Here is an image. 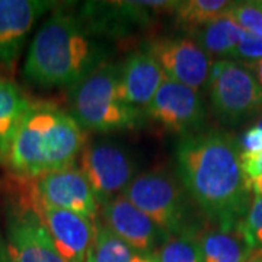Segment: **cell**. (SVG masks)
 <instances>
[{
    "mask_svg": "<svg viewBox=\"0 0 262 262\" xmlns=\"http://www.w3.org/2000/svg\"><path fill=\"white\" fill-rule=\"evenodd\" d=\"M80 170L103 206L110 200L124 194L136 173L134 160L128 151L111 141H92L80 153Z\"/></svg>",
    "mask_w": 262,
    "mask_h": 262,
    "instance_id": "9c48e42d",
    "label": "cell"
},
{
    "mask_svg": "<svg viewBox=\"0 0 262 262\" xmlns=\"http://www.w3.org/2000/svg\"><path fill=\"white\" fill-rule=\"evenodd\" d=\"M29 103L16 84L0 79V151L18 127Z\"/></svg>",
    "mask_w": 262,
    "mask_h": 262,
    "instance_id": "ffe728a7",
    "label": "cell"
},
{
    "mask_svg": "<svg viewBox=\"0 0 262 262\" xmlns=\"http://www.w3.org/2000/svg\"><path fill=\"white\" fill-rule=\"evenodd\" d=\"M153 256L156 262H203L194 233L169 236Z\"/></svg>",
    "mask_w": 262,
    "mask_h": 262,
    "instance_id": "7402d4cb",
    "label": "cell"
},
{
    "mask_svg": "<svg viewBox=\"0 0 262 262\" xmlns=\"http://www.w3.org/2000/svg\"><path fill=\"white\" fill-rule=\"evenodd\" d=\"M19 208L37 214L63 261L86 262L96 236V222L73 211L42 204Z\"/></svg>",
    "mask_w": 262,
    "mask_h": 262,
    "instance_id": "7c38bea8",
    "label": "cell"
},
{
    "mask_svg": "<svg viewBox=\"0 0 262 262\" xmlns=\"http://www.w3.org/2000/svg\"><path fill=\"white\" fill-rule=\"evenodd\" d=\"M230 60L242 61V63H252L262 58V38L248 34L244 41L234 48L229 56Z\"/></svg>",
    "mask_w": 262,
    "mask_h": 262,
    "instance_id": "d4e9b609",
    "label": "cell"
},
{
    "mask_svg": "<svg viewBox=\"0 0 262 262\" xmlns=\"http://www.w3.org/2000/svg\"><path fill=\"white\" fill-rule=\"evenodd\" d=\"M241 163H242L245 175L249 181L262 175V151L256 155H248V156L241 155Z\"/></svg>",
    "mask_w": 262,
    "mask_h": 262,
    "instance_id": "4316f807",
    "label": "cell"
},
{
    "mask_svg": "<svg viewBox=\"0 0 262 262\" xmlns=\"http://www.w3.org/2000/svg\"><path fill=\"white\" fill-rule=\"evenodd\" d=\"M131 262H156L153 255H141V253H134Z\"/></svg>",
    "mask_w": 262,
    "mask_h": 262,
    "instance_id": "f546056e",
    "label": "cell"
},
{
    "mask_svg": "<svg viewBox=\"0 0 262 262\" xmlns=\"http://www.w3.org/2000/svg\"><path fill=\"white\" fill-rule=\"evenodd\" d=\"M178 179L201 214L213 225H242L252 196L239 141L210 128L181 137L175 149Z\"/></svg>",
    "mask_w": 262,
    "mask_h": 262,
    "instance_id": "6da1fadb",
    "label": "cell"
},
{
    "mask_svg": "<svg viewBox=\"0 0 262 262\" xmlns=\"http://www.w3.org/2000/svg\"><path fill=\"white\" fill-rule=\"evenodd\" d=\"M118 64L103 63L70 89L72 117L83 130L111 133L137 128L144 114L118 98Z\"/></svg>",
    "mask_w": 262,
    "mask_h": 262,
    "instance_id": "277c9868",
    "label": "cell"
},
{
    "mask_svg": "<svg viewBox=\"0 0 262 262\" xmlns=\"http://www.w3.org/2000/svg\"><path fill=\"white\" fill-rule=\"evenodd\" d=\"M195 239L203 262H246L253 251L244 223L225 227L207 222L195 233Z\"/></svg>",
    "mask_w": 262,
    "mask_h": 262,
    "instance_id": "e0dca14e",
    "label": "cell"
},
{
    "mask_svg": "<svg viewBox=\"0 0 262 262\" xmlns=\"http://www.w3.org/2000/svg\"><path fill=\"white\" fill-rule=\"evenodd\" d=\"M207 91L211 113L223 125L233 127L262 117V88L242 61L215 60Z\"/></svg>",
    "mask_w": 262,
    "mask_h": 262,
    "instance_id": "8992f818",
    "label": "cell"
},
{
    "mask_svg": "<svg viewBox=\"0 0 262 262\" xmlns=\"http://www.w3.org/2000/svg\"><path fill=\"white\" fill-rule=\"evenodd\" d=\"M178 5L170 0L92 2L84 3L79 16L94 35L120 37L133 28L150 27L162 15L173 13Z\"/></svg>",
    "mask_w": 262,
    "mask_h": 262,
    "instance_id": "30bf717a",
    "label": "cell"
},
{
    "mask_svg": "<svg viewBox=\"0 0 262 262\" xmlns=\"http://www.w3.org/2000/svg\"><path fill=\"white\" fill-rule=\"evenodd\" d=\"M256 125H258V127H261V128H262V117H259V120L256 121Z\"/></svg>",
    "mask_w": 262,
    "mask_h": 262,
    "instance_id": "1f68e13d",
    "label": "cell"
},
{
    "mask_svg": "<svg viewBox=\"0 0 262 262\" xmlns=\"http://www.w3.org/2000/svg\"><path fill=\"white\" fill-rule=\"evenodd\" d=\"M234 2L227 0H185L179 2L178 8L173 12L175 24L178 28L191 37L194 32L219 16L225 15L233 6Z\"/></svg>",
    "mask_w": 262,
    "mask_h": 262,
    "instance_id": "d6986e66",
    "label": "cell"
},
{
    "mask_svg": "<svg viewBox=\"0 0 262 262\" xmlns=\"http://www.w3.org/2000/svg\"><path fill=\"white\" fill-rule=\"evenodd\" d=\"M124 195L146 215L172 234H195L207 220L194 204L181 181L166 170L136 175Z\"/></svg>",
    "mask_w": 262,
    "mask_h": 262,
    "instance_id": "5b68a950",
    "label": "cell"
},
{
    "mask_svg": "<svg viewBox=\"0 0 262 262\" xmlns=\"http://www.w3.org/2000/svg\"><path fill=\"white\" fill-rule=\"evenodd\" d=\"M19 179L22 181L19 207L42 204L96 220L99 203L84 173L75 165L48 172L38 178Z\"/></svg>",
    "mask_w": 262,
    "mask_h": 262,
    "instance_id": "52a82bcc",
    "label": "cell"
},
{
    "mask_svg": "<svg viewBox=\"0 0 262 262\" xmlns=\"http://www.w3.org/2000/svg\"><path fill=\"white\" fill-rule=\"evenodd\" d=\"M102 219L114 234L141 255H153L170 236L124 194L103 204Z\"/></svg>",
    "mask_w": 262,
    "mask_h": 262,
    "instance_id": "4fadbf2b",
    "label": "cell"
},
{
    "mask_svg": "<svg viewBox=\"0 0 262 262\" xmlns=\"http://www.w3.org/2000/svg\"><path fill=\"white\" fill-rule=\"evenodd\" d=\"M10 262H64L37 214L16 208L8 223Z\"/></svg>",
    "mask_w": 262,
    "mask_h": 262,
    "instance_id": "9a60e30c",
    "label": "cell"
},
{
    "mask_svg": "<svg viewBox=\"0 0 262 262\" xmlns=\"http://www.w3.org/2000/svg\"><path fill=\"white\" fill-rule=\"evenodd\" d=\"M165 77L159 63L147 50H136L118 64V98L143 113Z\"/></svg>",
    "mask_w": 262,
    "mask_h": 262,
    "instance_id": "2e32d148",
    "label": "cell"
},
{
    "mask_svg": "<svg viewBox=\"0 0 262 262\" xmlns=\"http://www.w3.org/2000/svg\"><path fill=\"white\" fill-rule=\"evenodd\" d=\"M244 230L253 249H262V196L255 195L244 220Z\"/></svg>",
    "mask_w": 262,
    "mask_h": 262,
    "instance_id": "cb8c5ba5",
    "label": "cell"
},
{
    "mask_svg": "<svg viewBox=\"0 0 262 262\" xmlns=\"http://www.w3.org/2000/svg\"><path fill=\"white\" fill-rule=\"evenodd\" d=\"M239 150L241 155L248 156V155H256L262 151V128L253 124L245 131L242 139L239 140Z\"/></svg>",
    "mask_w": 262,
    "mask_h": 262,
    "instance_id": "484cf974",
    "label": "cell"
},
{
    "mask_svg": "<svg viewBox=\"0 0 262 262\" xmlns=\"http://www.w3.org/2000/svg\"><path fill=\"white\" fill-rule=\"evenodd\" d=\"M226 13L248 34L262 38V12L256 9L251 2H234L233 6Z\"/></svg>",
    "mask_w": 262,
    "mask_h": 262,
    "instance_id": "603a6c76",
    "label": "cell"
},
{
    "mask_svg": "<svg viewBox=\"0 0 262 262\" xmlns=\"http://www.w3.org/2000/svg\"><path fill=\"white\" fill-rule=\"evenodd\" d=\"M144 50L155 57L166 77L198 92L207 88L214 61L194 38H151L144 42Z\"/></svg>",
    "mask_w": 262,
    "mask_h": 262,
    "instance_id": "8fae6325",
    "label": "cell"
},
{
    "mask_svg": "<svg viewBox=\"0 0 262 262\" xmlns=\"http://www.w3.org/2000/svg\"><path fill=\"white\" fill-rule=\"evenodd\" d=\"M249 187H251V191H252L255 195L262 196V175L251 179L249 181Z\"/></svg>",
    "mask_w": 262,
    "mask_h": 262,
    "instance_id": "f1b7e54d",
    "label": "cell"
},
{
    "mask_svg": "<svg viewBox=\"0 0 262 262\" xmlns=\"http://www.w3.org/2000/svg\"><path fill=\"white\" fill-rule=\"evenodd\" d=\"M251 3H252V5L255 6V8H256V9H259L262 12V0H252Z\"/></svg>",
    "mask_w": 262,
    "mask_h": 262,
    "instance_id": "4dcf8cb0",
    "label": "cell"
},
{
    "mask_svg": "<svg viewBox=\"0 0 262 262\" xmlns=\"http://www.w3.org/2000/svg\"><path fill=\"white\" fill-rule=\"evenodd\" d=\"M56 5L44 0H0V69H15L32 27Z\"/></svg>",
    "mask_w": 262,
    "mask_h": 262,
    "instance_id": "5bb4252c",
    "label": "cell"
},
{
    "mask_svg": "<svg viewBox=\"0 0 262 262\" xmlns=\"http://www.w3.org/2000/svg\"><path fill=\"white\" fill-rule=\"evenodd\" d=\"M108 56V47L95 38L79 13L58 8L32 39L24 76L41 89H72L106 63Z\"/></svg>",
    "mask_w": 262,
    "mask_h": 262,
    "instance_id": "7a4b0ae2",
    "label": "cell"
},
{
    "mask_svg": "<svg viewBox=\"0 0 262 262\" xmlns=\"http://www.w3.org/2000/svg\"><path fill=\"white\" fill-rule=\"evenodd\" d=\"M245 64L248 66L251 70H252V73L256 77V80H258V83L262 88V58L261 60H258V61H252V63H245Z\"/></svg>",
    "mask_w": 262,
    "mask_h": 262,
    "instance_id": "83f0119b",
    "label": "cell"
},
{
    "mask_svg": "<svg viewBox=\"0 0 262 262\" xmlns=\"http://www.w3.org/2000/svg\"><path fill=\"white\" fill-rule=\"evenodd\" d=\"M134 251L105 225L96 226L92 248L86 262H131Z\"/></svg>",
    "mask_w": 262,
    "mask_h": 262,
    "instance_id": "44dd1931",
    "label": "cell"
},
{
    "mask_svg": "<svg viewBox=\"0 0 262 262\" xmlns=\"http://www.w3.org/2000/svg\"><path fill=\"white\" fill-rule=\"evenodd\" d=\"M72 114L54 103H29L18 127L0 151V162L22 179L73 166L88 144Z\"/></svg>",
    "mask_w": 262,
    "mask_h": 262,
    "instance_id": "3957f363",
    "label": "cell"
},
{
    "mask_svg": "<svg viewBox=\"0 0 262 262\" xmlns=\"http://www.w3.org/2000/svg\"><path fill=\"white\" fill-rule=\"evenodd\" d=\"M143 113L163 130L185 137L204 130L207 108L201 92L165 77Z\"/></svg>",
    "mask_w": 262,
    "mask_h": 262,
    "instance_id": "ba28073f",
    "label": "cell"
},
{
    "mask_svg": "<svg viewBox=\"0 0 262 262\" xmlns=\"http://www.w3.org/2000/svg\"><path fill=\"white\" fill-rule=\"evenodd\" d=\"M246 35L248 32L234 19L225 13L198 29L191 38L195 39L207 54L229 58L232 51L244 41Z\"/></svg>",
    "mask_w": 262,
    "mask_h": 262,
    "instance_id": "ac0fdd59",
    "label": "cell"
}]
</instances>
